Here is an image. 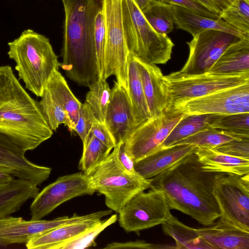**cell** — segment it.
Segmentation results:
<instances>
[{"instance_id": "obj_12", "label": "cell", "mask_w": 249, "mask_h": 249, "mask_svg": "<svg viewBox=\"0 0 249 249\" xmlns=\"http://www.w3.org/2000/svg\"><path fill=\"white\" fill-rule=\"evenodd\" d=\"M95 192L83 172L60 177L34 198L30 208L31 220L42 219L63 203L77 196L92 195Z\"/></svg>"}, {"instance_id": "obj_34", "label": "cell", "mask_w": 249, "mask_h": 249, "mask_svg": "<svg viewBox=\"0 0 249 249\" xmlns=\"http://www.w3.org/2000/svg\"><path fill=\"white\" fill-rule=\"evenodd\" d=\"M228 24L249 37V0H235L219 15Z\"/></svg>"}, {"instance_id": "obj_36", "label": "cell", "mask_w": 249, "mask_h": 249, "mask_svg": "<svg viewBox=\"0 0 249 249\" xmlns=\"http://www.w3.org/2000/svg\"><path fill=\"white\" fill-rule=\"evenodd\" d=\"M117 214L108 218L100 220L93 226L77 236L61 245L58 249H83L96 246L95 240L97 236L107 227L118 220Z\"/></svg>"}, {"instance_id": "obj_37", "label": "cell", "mask_w": 249, "mask_h": 249, "mask_svg": "<svg viewBox=\"0 0 249 249\" xmlns=\"http://www.w3.org/2000/svg\"><path fill=\"white\" fill-rule=\"evenodd\" d=\"M211 127L227 132L238 139L249 138V113L223 115Z\"/></svg>"}, {"instance_id": "obj_46", "label": "cell", "mask_w": 249, "mask_h": 249, "mask_svg": "<svg viewBox=\"0 0 249 249\" xmlns=\"http://www.w3.org/2000/svg\"><path fill=\"white\" fill-rule=\"evenodd\" d=\"M14 177L9 170L0 166V184L12 181L15 179Z\"/></svg>"}, {"instance_id": "obj_38", "label": "cell", "mask_w": 249, "mask_h": 249, "mask_svg": "<svg viewBox=\"0 0 249 249\" xmlns=\"http://www.w3.org/2000/svg\"><path fill=\"white\" fill-rule=\"evenodd\" d=\"M94 36L99 75L100 78L104 79L106 30L102 7L95 17Z\"/></svg>"}, {"instance_id": "obj_48", "label": "cell", "mask_w": 249, "mask_h": 249, "mask_svg": "<svg viewBox=\"0 0 249 249\" xmlns=\"http://www.w3.org/2000/svg\"><path fill=\"white\" fill-rule=\"evenodd\" d=\"M139 9L142 11L149 5L151 0H134Z\"/></svg>"}, {"instance_id": "obj_16", "label": "cell", "mask_w": 249, "mask_h": 249, "mask_svg": "<svg viewBox=\"0 0 249 249\" xmlns=\"http://www.w3.org/2000/svg\"><path fill=\"white\" fill-rule=\"evenodd\" d=\"M115 146L124 142L136 127L127 89L114 82L104 122Z\"/></svg>"}, {"instance_id": "obj_31", "label": "cell", "mask_w": 249, "mask_h": 249, "mask_svg": "<svg viewBox=\"0 0 249 249\" xmlns=\"http://www.w3.org/2000/svg\"><path fill=\"white\" fill-rule=\"evenodd\" d=\"M111 150L89 133L83 143V152L79 162V169L85 175H89L107 158Z\"/></svg>"}, {"instance_id": "obj_41", "label": "cell", "mask_w": 249, "mask_h": 249, "mask_svg": "<svg viewBox=\"0 0 249 249\" xmlns=\"http://www.w3.org/2000/svg\"><path fill=\"white\" fill-rule=\"evenodd\" d=\"M170 5L183 7L195 13L207 18L217 19L219 16L213 13L195 0H151Z\"/></svg>"}, {"instance_id": "obj_5", "label": "cell", "mask_w": 249, "mask_h": 249, "mask_svg": "<svg viewBox=\"0 0 249 249\" xmlns=\"http://www.w3.org/2000/svg\"><path fill=\"white\" fill-rule=\"evenodd\" d=\"M122 15L129 53L152 65L164 64L171 59L174 44L167 35L152 28L134 0H122Z\"/></svg>"}, {"instance_id": "obj_42", "label": "cell", "mask_w": 249, "mask_h": 249, "mask_svg": "<svg viewBox=\"0 0 249 249\" xmlns=\"http://www.w3.org/2000/svg\"><path fill=\"white\" fill-rule=\"evenodd\" d=\"M172 249L175 247L169 245H157L147 243L144 241L136 240L124 242H114L108 244L104 248L105 249Z\"/></svg>"}, {"instance_id": "obj_22", "label": "cell", "mask_w": 249, "mask_h": 249, "mask_svg": "<svg viewBox=\"0 0 249 249\" xmlns=\"http://www.w3.org/2000/svg\"><path fill=\"white\" fill-rule=\"evenodd\" d=\"M103 217L97 216L62 225L31 239L25 244L26 247L28 249H58L61 245L89 229Z\"/></svg>"}, {"instance_id": "obj_47", "label": "cell", "mask_w": 249, "mask_h": 249, "mask_svg": "<svg viewBox=\"0 0 249 249\" xmlns=\"http://www.w3.org/2000/svg\"><path fill=\"white\" fill-rule=\"evenodd\" d=\"M211 11L218 14L211 0H195Z\"/></svg>"}, {"instance_id": "obj_28", "label": "cell", "mask_w": 249, "mask_h": 249, "mask_svg": "<svg viewBox=\"0 0 249 249\" xmlns=\"http://www.w3.org/2000/svg\"><path fill=\"white\" fill-rule=\"evenodd\" d=\"M223 116L215 114H185L173 128L160 148L170 146L178 141L211 127Z\"/></svg>"}, {"instance_id": "obj_15", "label": "cell", "mask_w": 249, "mask_h": 249, "mask_svg": "<svg viewBox=\"0 0 249 249\" xmlns=\"http://www.w3.org/2000/svg\"><path fill=\"white\" fill-rule=\"evenodd\" d=\"M102 215L101 211L72 216H64L52 220H25L22 217L0 218V245L26 243L31 239L62 225Z\"/></svg>"}, {"instance_id": "obj_32", "label": "cell", "mask_w": 249, "mask_h": 249, "mask_svg": "<svg viewBox=\"0 0 249 249\" xmlns=\"http://www.w3.org/2000/svg\"><path fill=\"white\" fill-rule=\"evenodd\" d=\"M107 79L100 78L90 85L86 96L85 102L90 107L97 121L104 123L108 105L109 103L111 89Z\"/></svg>"}, {"instance_id": "obj_24", "label": "cell", "mask_w": 249, "mask_h": 249, "mask_svg": "<svg viewBox=\"0 0 249 249\" xmlns=\"http://www.w3.org/2000/svg\"><path fill=\"white\" fill-rule=\"evenodd\" d=\"M195 153L205 171L237 176L249 174V159L232 157L202 147H197Z\"/></svg>"}, {"instance_id": "obj_35", "label": "cell", "mask_w": 249, "mask_h": 249, "mask_svg": "<svg viewBox=\"0 0 249 249\" xmlns=\"http://www.w3.org/2000/svg\"><path fill=\"white\" fill-rule=\"evenodd\" d=\"M234 139H239L224 131L209 127L178 141L173 145L186 144L213 149Z\"/></svg>"}, {"instance_id": "obj_1", "label": "cell", "mask_w": 249, "mask_h": 249, "mask_svg": "<svg viewBox=\"0 0 249 249\" xmlns=\"http://www.w3.org/2000/svg\"><path fill=\"white\" fill-rule=\"evenodd\" d=\"M218 173L204 171L194 152L151 178L150 189L161 192L171 210L180 211L207 226L220 216L213 194Z\"/></svg>"}, {"instance_id": "obj_19", "label": "cell", "mask_w": 249, "mask_h": 249, "mask_svg": "<svg viewBox=\"0 0 249 249\" xmlns=\"http://www.w3.org/2000/svg\"><path fill=\"white\" fill-rule=\"evenodd\" d=\"M197 148L194 145L181 144L160 148L135 162V170L143 178H152L195 152Z\"/></svg>"}, {"instance_id": "obj_27", "label": "cell", "mask_w": 249, "mask_h": 249, "mask_svg": "<svg viewBox=\"0 0 249 249\" xmlns=\"http://www.w3.org/2000/svg\"><path fill=\"white\" fill-rule=\"evenodd\" d=\"M44 88L64 109L70 120L72 132L74 131L82 104L73 94L58 69L54 70Z\"/></svg>"}, {"instance_id": "obj_25", "label": "cell", "mask_w": 249, "mask_h": 249, "mask_svg": "<svg viewBox=\"0 0 249 249\" xmlns=\"http://www.w3.org/2000/svg\"><path fill=\"white\" fill-rule=\"evenodd\" d=\"M39 190L36 185L20 178L0 184V218L18 211L28 200L34 198Z\"/></svg>"}, {"instance_id": "obj_20", "label": "cell", "mask_w": 249, "mask_h": 249, "mask_svg": "<svg viewBox=\"0 0 249 249\" xmlns=\"http://www.w3.org/2000/svg\"><path fill=\"white\" fill-rule=\"evenodd\" d=\"M196 230L201 238L213 249H249V231L220 218L206 227Z\"/></svg>"}, {"instance_id": "obj_10", "label": "cell", "mask_w": 249, "mask_h": 249, "mask_svg": "<svg viewBox=\"0 0 249 249\" xmlns=\"http://www.w3.org/2000/svg\"><path fill=\"white\" fill-rule=\"evenodd\" d=\"M164 196L150 189L134 196L119 211L120 226L127 232L141 231L162 224L172 215Z\"/></svg>"}, {"instance_id": "obj_33", "label": "cell", "mask_w": 249, "mask_h": 249, "mask_svg": "<svg viewBox=\"0 0 249 249\" xmlns=\"http://www.w3.org/2000/svg\"><path fill=\"white\" fill-rule=\"evenodd\" d=\"M40 97L39 106L52 130L55 131L59 125L64 124L70 132H72L66 111L46 88H44Z\"/></svg>"}, {"instance_id": "obj_4", "label": "cell", "mask_w": 249, "mask_h": 249, "mask_svg": "<svg viewBox=\"0 0 249 249\" xmlns=\"http://www.w3.org/2000/svg\"><path fill=\"white\" fill-rule=\"evenodd\" d=\"M9 57L16 62L19 80L37 97L55 69L61 66L49 39L32 29L24 30L8 43Z\"/></svg>"}, {"instance_id": "obj_26", "label": "cell", "mask_w": 249, "mask_h": 249, "mask_svg": "<svg viewBox=\"0 0 249 249\" xmlns=\"http://www.w3.org/2000/svg\"><path fill=\"white\" fill-rule=\"evenodd\" d=\"M127 89L137 127L148 120L150 115L135 57L130 53L128 57Z\"/></svg>"}, {"instance_id": "obj_45", "label": "cell", "mask_w": 249, "mask_h": 249, "mask_svg": "<svg viewBox=\"0 0 249 249\" xmlns=\"http://www.w3.org/2000/svg\"><path fill=\"white\" fill-rule=\"evenodd\" d=\"M235 0H211L217 13L219 15L228 8Z\"/></svg>"}, {"instance_id": "obj_44", "label": "cell", "mask_w": 249, "mask_h": 249, "mask_svg": "<svg viewBox=\"0 0 249 249\" xmlns=\"http://www.w3.org/2000/svg\"><path fill=\"white\" fill-rule=\"evenodd\" d=\"M117 157L121 165L129 173L135 176L141 177L135 171L134 168L135 162L127 153L124 142L118 145Z\"/></svg>"}, {"instance_id": "obj_13", "label": "cell", "mask_w": 249, "mask_h": 249, "mask_svg": "<svg viewBox=\"0 0 249 249\" xmlns=\"http://www.w3.org/2000/svg\"><path fill=\"white\" fill-rule=\"evenodd\" d=\"M240 39L220 30L207 29L199 32L187 42L189 56L179 71L188 74L208 72L225 50Z\"/></svg>"}, {"instance_id": "obj_39", "label": "cell", "mask_w": 249, "mask_h": 249, "mask_svg": "<svg viewBox=\"0 0 249 249\" xmlns=\"http://www.w3.org/2000/svg\"><path fill=\"white\" fill-rule=\"evenodd\" d=\"M97 121L90 106L85 102L82 104L78 119L73 130L80 137L83 143L85 142L93 125Z\"/></svg>"}, {"instance_id": "obj_3", "label": "cell", "mask_w": 249, "mask_h": 249, "mask_svg": "<svg viewBox=\"0 0 249 249\" xmlns=\"http://www.w3.org/2000/svg\"><path fill=\"white\" fill-rule=\"evenodd\" d=\"M0 133L25 152L53 134L39 102L25 90L9 65L0 66Z\"/></svg>"}, {"instance_id": "obj_40", "label": "cell", "mask_w": 249, "mask_h": 249, "mask_svg": "<svg viewBox=\"0 0 249 249\" xmlns=\"http://www.w3.org/2000/svg\"><path fill=\"white\" fill-rule=\"evenodd\" d=\"M213 149L232 157L249 159V138L234 139Z\"/></svg>"}, {"instance_id": "obj_43", "label": "cell", "mask_w": 249, "mask_h": 249, "mask_svg": "<svg viewBox=\"0 0 249 249\" xmlns=\"http://www.w3.org/2000/svg\"><path fill=\"white\" fill-rule=\"evenodd\" d=\"M89 133L108 147L112 149L115 146L113 138L104 123L96 122L93 125Z\"/></svg>"}, {"instance_id": "obj_9", "label": "cell", "mask_w": 249, "mask_h": 249, "mask_svg": "<svg viewBox=\"0 0 249 249\" xmlns=\"http://www.w3.org/2000/svg\"><path fill=\"white\" fill-rule=\"evenodd\" d=\"M213 194L220 211L219 218L249 231V174L218 173L214 179Z\"/></svg>"}, {"instance_id": "obj_29", "label": "cell", "mask_w": 249, "mask_h": 249, "mask_svg": "<svg viewBox=\"0 0 249 249\" xmlns=\"http://www.w3.org/2000/svg\"><path fill=\"white\" fill-rule=\"evenodd\" d=\"M161 225L164 233L175 240L176 249H213L201 238L196 229L185 225L172 214Z\"/></svg>"}, {"instance_id": "obj_7", "label": "cell", "mask_w": 249, "mask_h": 249, "mask_svg": "<svg viewBox=\"0 0 249 249\" xmlns=\"http://www.w3.org/2000/svg\"><path fill=\"white\" fill-rule=\"evenodd\" d=\"M105 22L104 79L114 75L116 82L127 89L129 54L125 41L122 15V0H101Z\"/></svg>"}, {"instance_id": "obj_2", "label": "cell", "mask_w": 249, "mask_h": 249, "mask_svg": "<svg viewBox=\"0 0 249 249\" xmlns=\"http://www.w3.org/2000/svg\"><path fill=\"white\" fill-rule=\"evenodd\" d=\"M61 1L65 19L60 67L71 81L89 87L100 78L94 33L101 3L98 0Z\"/></svg>"}, {"instance_id": "obj_49", "label": "cell", "mask_w": 249, "mask_h": 249, "mask_svg": "<svg viewBox=\"0 0 249 249\" xmlns=\"http://www.w3.org/2000/svg\"></svg>"}, {"instance_id": "obj_21", "label": "cell", "mask_w": 249, "mask_h": 249, "mask_svg": "<svg viewBox=\"0 0 249 249\" xmlns=\"http://www.w3.org/2000/svg\"><path fill=\"white\" fill-rule=\"evenodd\" d=\"M208 72L224 76L249 75V38H241L230 45Z\"/></svg>"}, {"instance_id": "obj_18", "label": "cell", "mask_w": 249, "mask_h": 249, "mask_svg": "<svg viewBox=\"0 0 249 249\" xmlns=\"http://www.w3.org/2000/svg\"><path fill=\"white\" fill-rule=\"evenodd\" d=\"M135 59L151 117L163 111L168 106L166 79L156 65L146 63L136 57Z\"/></svg>"}, {"instance_id": "obj_17", "label": "cell", "mask_w": 249, "mask_h": 249, "mask_svg": "<svg viewBox=\"0 0 249 249\" xmlns=\"http://www.w3.org/2000/svg\"><path fill=\"white\" fill-rule=\"evenodd\" d=\"M25 153L13 141L0 133V166L9 170L18 178L38 186L48 179L52 169L32 162Z\"/></svg>"}, {"instance_id": "obj_23", "label": "cell", "mask_w": 249, "mask_h": 249, "mask_svg": "<svg viewBox=\"0 0 249 249\" xmlns=\"http://www.w3.org/2000/svg\"><path fill=\"white\" fill-rule=\"evenodd\" d=\"M177 28L186 31L193 36L202 31L220 30L234 35L240 38H249L228 24L220 18L213 19L201 16L177 5H172Z\"/></svg>"}, {"instance_id": "obj_6", "label": "cell", "mask_w": 249, "mask_h": 249, "mask_svg": "<svg viewBox=\"0 0 249 249\" xmlns=\"http://www.w3.org/2000/svg\"><path fill=\"white\" fill-rule=\"evenodd\" d=\"M117 153L118 145L103 162L87 176L95 191L105 196L108 208L118 213L134 196L150 189L151 178L129 173L119 162Z\"/></svg>"}, {"instance_id": "obj_14", "label": "cell", "mask_w": 249, "mask_h": 249, "mask_svg": "<svg viewBox=\"0 0 249 249\" xmlns=\"http://www.w3.org/2000/svg\"><path fill=\"white\" fill-rule=\"evenodd\" d=\"M171 109L186 115L249 113V83L188 100Z\"/></svg>"}, {"instance_id": "obj_11", "label": "cell", "mask_w": 249, "mask_h": 249, "mask_svg": "<svg viewBox=\"0 0 249 249\" xmlns=\"http://www.w3.org/2000/svg\"><path fill=\"white\" fill-rule=\"evenodd\" d=\"M185 115L174 109H165L136 127L124 142L127 153L134 162L160 149Z\"/></svg>"}, {"instance_id": "obj_8", "label": "cell", "mask_w": 249, "mask_h": 249, "mask_svg": "<svg viewBox=\"0 0 249 249\" xmlns=\"http://www.w3.org/2000/svg\"><path fill=\"white\" fill-rule=\"evenodd\" d=\"M165 77L169 95L167 109L190 100L249 83V75L224 76L209 72L188 74L178 71Z\"/></svg>"}, {"instance_id": "obj_30", "label": "cell", "mask_w": 249, "mask_h": 249, "mask_svg": "<svg viewBox=\"0 0 249 249\" xmlns=\"http://www.w3.org/2000/svg\"><path fill=\"white\" fill-rule=\"evenodd\" d=\"M142 12L157 33L167 35L173 30L175 20L172 5L151 0L148 6Z\"/></svg>"}]
</instances>
